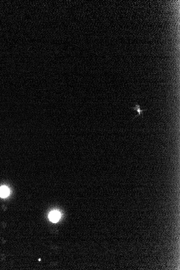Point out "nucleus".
Listing matches in <instances>:
<instances>
[{
	"instance_id": "obj_2",
	"label": "nucleus",
	"mask_w": 180,
	"mask_h": 270,
	"mask_svg": "<svg viewBox=\"0 0 180 270\" xmlns=\"http://www.w3.org/2000/svg\"><path fill=\"white\" fill-rule=\"evenodd\" d=\"M9 189L6 186H2L0 187V197L4 198L9 195Z\"/></svg>"
},
{
	"instance_id": "obj_1",
	"label": "nucleus",
	"mask_w": 180,
	"mask_h": 270,
	"mask_svg": "<svg viewBox=\"0 0 180 270\" xmlns=\"http://www.w3.org/2000/svg\"><path fill=\"white\" fill-rule=\"evenodd\" d=\"M60 214L57 211H53L49 215V219L53 223L57 222L60 218Z\"/></svg>"
},
{
	"instance_id": "obj_3",
	"label": "nucleus",
	"mask_w": 180,
	"mask_h": 270,
	"mask_svg": "<svg viewBox=\"0 0 180 270\" xmlns=\"http://www.w3.org/2000/svg\"><path fill=\"white\" fill-rule=\"evenodd\" d=\"M131 109H133V110H134V111H136L137 112V115L136 116L134 117L133 119H134L135 118H136V117L137 116H142V117H143V112L144 111H147V109H141L140 106L138 104H136L135 107H131Z\"/></svg>"
}]
</instances>
